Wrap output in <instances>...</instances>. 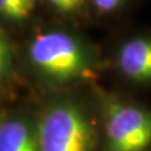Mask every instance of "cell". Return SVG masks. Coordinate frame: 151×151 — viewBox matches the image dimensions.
Instances as JSON below:
<instances>
[{"mask_svg": "<svg viewBox=\"0 0 151 151\" xmlns=\"http://www.w3.org/2000/svg\"><path fill=\"white\" fill-rule=\"evenodd\" d=\"M29 60L44 80L57 88L95 85L105 74L101 50L80 34L60 26L34 37Z\"/></svg>", "mask_w": 151, "mask_h": 151, "instance_id": "obj_1", "label": "cell"}, {"mask_svg": "<svg viewBox=\"0 0 151 151\" xmlns=\"http://www.w3.org/2000/svg\"><path fill=\"white\" fill-rule=\"evenodd\" d=\"M95 85L87 99L68 94L50 100L35 127L39 151H100Z\"/></svg>", "mask_w": 151, "mask_h": 151, "instance_id": "obj_2", "label": "cell"}, {"mask_svg": "<svg viewBox=\"0 0 151 151\" xmlns=\"http://www.w3.org/2000/svg\"><path fill=\"white\" fill-rule=\"evenodd\" d=\"M100 151H151V103L95 85Z\"/></svg>", "mask_w": 151, "mask_h": 151, "instance_id": "obj_3", "label": "cell"}, {"mask_svg": "<svg viewBox=\"0 0 151 151\" xmlns=\"http://www.w3.org/2000/svg\"><path fill=\"white\" fill-rule=\"evenodd\" d=\"M105 74L116 91L146 97L151 93V26L132 22L113 29L101 50Z\"/></svg>", "mask_w": 151, "mask_h": 151, "instance_id": "obj_4", "label": "cell"}, {"mask_svg": "<svg viewBox=\"0 0 151 151\" xmlns=\"http://www.w3.org/2000/svg\"><path fill=\"white\" fill-rule=\"evenodd\" d=\"M147 0H88V12L112 29L132 22V18Z\"/></svg>", "mask_w": 151, "mask_h": 151, "instance_id": "obj_5", "label": "cell"}, {"mask_svg": "<svg viewBox=\"0 0 151 151\" xmlns=\"http://www.w3.org/2000/svg\"><path fill=\"white\" fill-rule=\"evenodd\" d=\"M0 151H39L35 128L20 119L0 122Z\"/></svg>", "mask_w": 151, "mask_h": 151, "instance_id": "obj_6", "label": "cell"}, {"mask_svg": "<svg viewBox=\"0 0 151 151\" xmlns=\"http://www.w3.org/2000/svg\"><path fill=\"white\" fill-rule=\"evenodd\" d=\"M37 0H0V16L10 22H22L32 15Z\"/></svg>", "mask_w": 151, "mask_h": 151, "instance_id": "obj_7", "label": "cell"}, {"mask_svg": "<svg viewBox=\"0 0 151 151\" xmlns=\"http://www.w3.org/2000/svg\"><path fill=\"white\" fill-rule=\"evenodd\" d=\"M49 8L64 19H78L88 12V0H46Z\"/></svg>", "mask_w": 151, "mask_h": 151, "instance_id": "obj_8", "label": "cell"}, {"mask_svg": "<svg viewBox=\"0 0 151 151\" xmlns=\"http://www.w3.org/2000/svg\"><path fill=\"white\" fill-rule=\"evenodd\" d=\"M14 65V54L10 43L0 30V77L10 74Z\"/></svg>", "mask_w": 151, "mask_h": 151, "instance_id": "obj_9", "label": "cell"}]
</instances>
